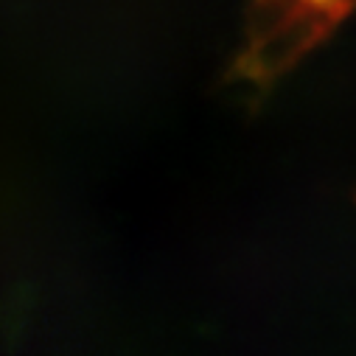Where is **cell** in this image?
<instances>
[{"label": "cell", "instance_id": "1", "mask_svg": "<svg viewBox=\"0 0 356 356\" xmlns=\"http://www.w3.org/2000/svg\"><path fill=\"white\" fill-rule=\"evenodd\" d=\"M353 12L356 0H250L233 76L266 87L323 45Z\"/></svg>", "mask_w": 356, "mask_h": 356}]
</instances>
